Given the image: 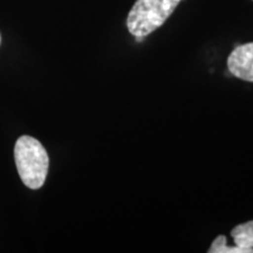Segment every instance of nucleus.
Here are the masks:
<instances>
[{
	"label": "nucleus",
	"instance_id": "5",
	"mask_svg": "<svg viewBox=\"0 0 253 253\" xmlns=\"http://www.w3.org/2000/svg\"><path fill=\"white\" fill-rule=\"evenodd\" d=\"M209 253H253L246 249L238 248V246L226 245V237L218 236L209 249Z\"/></svg>",
	"mask_w": 253,
	"mask_h": 253
},
{
	"label": "nucleus",
	"instance_id": "6",
	"mask_svg": "<svg viewBox=\"0 0 253 253\" xmlns=\"http://www.w3.org/2000/svg\"><path fill=\"white\" fill-rule=\"evenodd\" d=\"M0 42H1V37H0Z\"/></svg>",
	"mask_w": 253,
	"mask_h": 253
},
{
	"label": "nucleus",
	"instance_id": "4",
	"mask_svg": "<svg viewBox=\"0 0 253 253\" xmlns=\"http://www.w3.org/2000/svg\"><path fill=\"white\" fill-rule=\"evenodd\" d=\"M231 237L238 248L250 250L253 252V220L237 225L231 231Z\"/></svg>",
	"mask_w": 253,
	"mask_h": 253
},
{
	"label": "nucleus",
	"instance_id": "3",
	"mask_svg": "<svg viewBox=\"0 0 253 253\" xmlns=\"http://www.w3.org/2000/svg\"><path fill=\"white\" fill-rule=\"evenodd\" d=\"M227 68L233 77L253 82V42L237 46L227 58Z\"/></svg>",
	"mask_w": 253,
	"mask_h": 253
},
{
	"label": "nucleus",
	"instance_id": "2",
	"mask_svg": "<svg viewBox=\"0 0 253 253\" xmlns=\"http://www.w3.org/2000/svg\"><path fill=\"white\" fill-rule=\"evenodd\" d=\"M181 0H136L128 18L126 27L135 38H145L160 28L172 14Z\"/></svg>",
	"mask_w": 253,
	"mask_h": 253
},
{
	"label": "nucleus",
	"instance_id": "1",
	"mask_svg": "<svg viewBox=\"0 0 253 253\" xmlns=\"http://www.w3.org/2000/svg\"><path fill=\"white\" fill-rule=\"evenodd\" d=\"M14 160L24 184L33 190L40 189L46 181L49 166L43 145L32 136H21L15 142Z\"/></svg>",
	"mask_w": 253,
	"mask_h": 253
}]
</instances>
